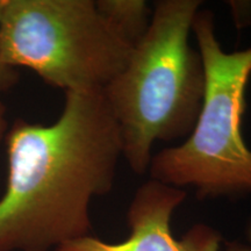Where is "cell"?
<instances>
[{
    "mask_svg": "<svg viewBox=\"0 0 251 251\" xmlns=\"http://www.w3.org/2000/svg\"><path fill=\"white\" fill-rule=\"evenodd\" d=\"M185 197L180 188L149 180L137 190L128 209L127 240L113 244L87 235L62 243L54 251H219L222 237L209 226H194L180 240L172 235V213Z\"/></svg>",
    "mask_w": 251,
    "mask_h": 251,
    "instance_id": "cell-5",
    "label": "cell"
},
{
    "mask_svg": "<svg viewBox=\"0 0 251 251\" xmlns=\"http://www.w3.org/2000/svg\"><path fill=\"white\" fill-rule=\"evenodd\" d=\"M201 1H157L125 68L102 90L120 130L122 156L144 175L157 140L188 136L199 117L205 72L188 35Z\"/></svg>",
    "mask_w": 251,
    "mask_h": 251,
    "instance_id": "cell-2",
    "label": "cell"
},
{
    "mask_svg": "<svg viewBox=\"0 0 251 251\" xmlns=\"http://www.w3.org/2000/svg\"><path fill=\"white\" fill-rule=\"evenodd\" d=\"M248 236L251 243V226L248 230ZM226 251H251V246H246L238 242H226Z\"/></svg>",
    "mask_w": 251,
    "mask_h": 251,
    "instance_id": "cell-9",
    "label": "cell"
},
{
    "mask_svg": "<svg viewBox=\"0 0 251 251\" xmlns=\"http://www.w3.org/2000/svg\"><path fill=\"white\" fill-rule=\"evenodd\" d=\"M192 30L205 72L201 109L183 144L152 157L150 176L170 186H193L200 198L251 192V150L241 131L251 47L224 51L211 11L197 12Z\"/></svg>",
    "mask_w": 251,
    "mask_h": 251,
    "instance_id": "cell-3",
    "label": "cell"
},
{
    "mask_svg": "<svg viewBox=\"0 0 251 251\" xmlns=\"http://www.w3.org/2000/svg\"><path fill=\"white\" fill-rule=\"evenodd\" d=\"M5 0H0V15H1L2 6ZM19 81V72L17 69L6 65L0 55V92L12 89Z\"/></svg>",
    "mask_w": 251,
    "mask_h": 251,
    "instance_id": "cell-7",
    "label": "cell"
},
{
    "mask_svg": "<svg viewBox=\"0 0 251 251\" xmlns=\"http://www.w3.org/2000/svg\"><path fill=\"white\" fill-rule=\"evenodd\" d=\"M96 4L115 31L134 48L150 24L147 2L142 0H99Z\"/></svg>",
    "mask_w": 251,
    "mask_h": 251,
    "instance_id": "cell-6",
    "label": "cell"
},
{
    "mask_svg": "<svg viewBox=\"0 0 251 251\" xmlns=\"http://www.w3.org/2000/svg\"><path fill=\"white\" fill-rule=\"evenodd\" d=\"M128 45L92 0H5L0 55L50 86L102 91L127 64Z\"/></svg>",
    "mask_w": 251,
    "mask_h": 251,
    "instance_id": "cell-4",
    "label": "cell"
},
{
    "mask_svg": "<svg viewBox=\"0 0 251 251\" xmlns=\"http://www.w3.org/2000/svg\"><path fill=\"white\" fill-rule=\"evenodd\" d=\"M8 130L9 126L7 119H6V106L0 101V142L6 139V135H7Z\"/></svg>",
    "mask_w": 251,
    "mask_h": 251,
    "instance_id": "cell-8",
    "label": "cell"
},
{
    "mask_svg": "<svg viewBox=\"0 0 251 251\" xmlns=\"http://www.w3.org/2000/svg\"><path fill=\"white\" fill-rule=\"evenodd\" d=\"M0 251H48L91 230L90 202L108 193L122 156L102 91L65 92L51 125L17 119L6 135Z\"/></svg>",
    "mask_w": 251,
    "mask_h": 251,
    "instance_id": "cell-1",
    "label": "cell"
}]
</instances>
